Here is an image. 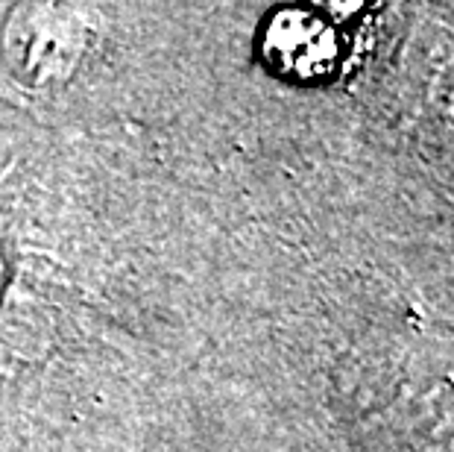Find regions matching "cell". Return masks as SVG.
I'll use <instances>...</instances> for the list:
<instances>
[{
	"label": "cell",
	"mask_w": 454,
	"mask_h": 452,
	"mask_svg": "<svg viewBox=\"0 0 454 452\" xmlns=\"http://www.w3.org/2000/svg\"><path fill=\"white\" fill-rule=\"evenodd\" d=\"M94 9L21 4L4 30V56L18 85L30 91L65 89L94 44Z\"/></svg>",
	"instance_id": "obj_1"
},
{
	"label": "cell",
	"mask_w": 454,
	"mask_h": 452,
	"mask_svg": "<svg viewBox=\"0 0 454 452\" xmlns=\"http://www.w3.org/2000/svg\"><path fill=\"white\" fill-rule=\"evenodd\" d=\"M261 53L276 74L314 83L334 71L337 33L314 9H282L270 18Z\"/></svg>",
	"instance_id": "obj_2"
},
{
	"label": "cell",
	"mask_w": 454,
	"mask_h": 452,
	"mask_svg": "<svg viewBox=\"0 0 454 452\" xmlns=\"http://www.w3.org/2000/svg\"><path fill=\"white\" fill-rule=\"evenodd\" d=\"M417 76L422 85V103L442 141L454 147V33L446 27H431L422 38Z\"/></svg>",
	"instance_id": "obj_3"
},
{
	"label": "cell",
	"mask_w": 454,
	"mask_h": 452,
	"mask_svg": "<svg viewBox=\"0 0 454 452\" xmlns=\"http://www.w3.org/2000/svg\"><path fill=\"white\" fill-rule=\"evenodd\" d=\"M0 288H4V250H0Z\"/></svg>",
	"instance_id": "obj_4"
}]
</instances>
